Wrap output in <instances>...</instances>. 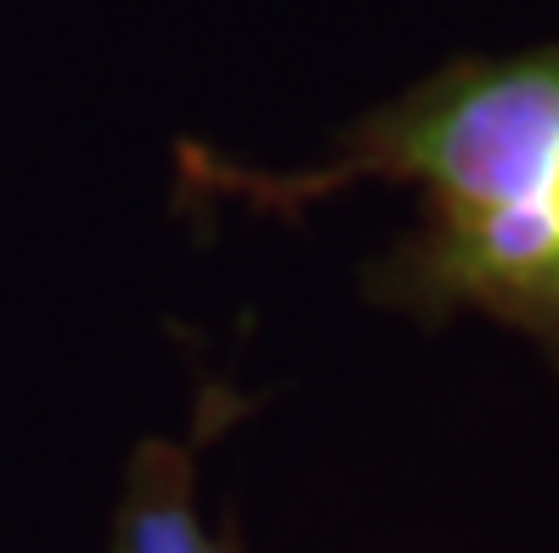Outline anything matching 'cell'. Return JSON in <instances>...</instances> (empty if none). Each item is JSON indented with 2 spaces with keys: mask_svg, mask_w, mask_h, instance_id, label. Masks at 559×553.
I'll list each match as a JSON object with an SVG mask.
<instances>
[{
  "mask_svg": "<svg viewBox=\"0 0 559 553\" xmlns=\"http://www.w3.org/2000/svg\"><path fill=\"white\" fill-rule=\"evenodd\" d=\"M108 553H238L199 497V441L153 435L130 452Z\"/></svg>",
  "mask_w": 559,
  "mask_h": 553,
  "instance_id": "obj_2",
  "label": "cell"
},
{
  "mask_svg": "<svg viewBox=\"0 0 559 553\" xmlns=\"http://www.w3.org/2000/svg\"><path fill=\"white\" fill-rule=\"evenodd\" d=\"M361 181L413 192V226L368 266V300L418 322L486 316L559 356V40L452 57L294 170L181 147L187 192L260 215Z\"/></svg>",
  "mask_w": 559,
  "mask_h": 553,
  "instance_id": "obj_1",
  "label": "cell"
},
{
  "mask_svg": "<svg viewBox=\"0 0 559 553\" xmlns=\"http://www.w3.org/2000/svg\"><path fill=\"white\" fill-rule=\"evenodd\" d=\"M554 373H559V356H554Z\"/></svg>",
  "mask_w": 559,
  "mask_h": 553,
  "instance_id": "obj_3",
  "label": "cell"
}]
</instances>
